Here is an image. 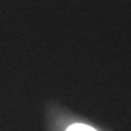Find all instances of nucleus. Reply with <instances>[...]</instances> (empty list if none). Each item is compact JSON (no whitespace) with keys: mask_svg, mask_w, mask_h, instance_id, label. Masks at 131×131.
Here are the masks:
<instances>
[{"mask_svg":"<svg viewBox=\"0 0 131 131\" xmlns=\"http://www.w3.org/2000/svg\"><path fill=\"white\" fill-rule=\"evenodd\" d=\"M66 131H98L93 127L85 125V124H73L71 126H69Z\"/></svg>","mask_w":131,"mask_h":131,"instance_id":"1","label":"nucleus"}]
</instances>
